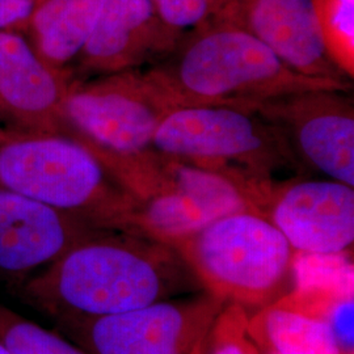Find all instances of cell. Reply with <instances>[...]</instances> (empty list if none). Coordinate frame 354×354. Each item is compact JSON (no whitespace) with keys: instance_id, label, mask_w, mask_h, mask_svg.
I'll list each match as a JSON object with an SVG mask.
<instances>
[{"instance_id":"1","label":"cell","mask_w":354,"mask_h":354,"mask_svg":"<svg viewBox=\"0 0 354 354\" xmlns=\"http://www.w3.org/2000/svg\"><path fill=\"white\" fill-rule=\"evenodd\" d=\"M203 291L175 247L102 230L79 241L26 285L28 298L59 323L111 317Z\"/></svg>"},{"instance_id":"10","label":"cell","mask_w":354,"mask_h":354,"mask_svg":"<svg viewBox=\"0 0 354 354\" xmlns=\"http://www.w3.org/2000/svg\"><path fill=\"white\" fill-rule=\"evenodd\" d=\"M181 35L165 26L151 0H105L73 77L146 68L175 48Z\"/></svg>"},{"instance_id":"2","label":"cell","mask_w":354,"mask_h":354,"mask_svg":"<svg viewBox=\"0 0 354 354\" xmlns=\"http://www.w3.org/2000/svg\"><path fill=\"white\" fill-rule=\"evenodd\" d=\"M176 106L259 104L311 89L352 91V82L302 75L243 26L218 15L185 32L159 62L145 68Z\"/></svg>"},{"instance_id":"14","label":"cell","mask_w":354,"mask_h":354,"mask_svg":"<svg viewBox=\"0 0 354 354\" xmlns=\"http://www.w3.org/2000/svg\"><path fill=\"white\" fill-rule=\"evenodd\" d=\"M104 3L105 0H36L26 38L48 64L71 73Z\"/></svg>"},{"instance_id":"15","label":"cell","mask_w":354,"mask_h":354,"mask_svg":"<svg viewBox=\"0 0 354 354\" xmlns=\"http://www.w3.org/2000/svg\"><path fill=\"white\" fill-rule=\"evenodd\" d=\"M259 349L276 354H342L327 323L285 304H274L248 317Z\"/></svg>"},{"instance_id":"7","label":"cell","mask_w":354,"mask_h":354,"mask_svg":"<svg viewBox=\"0 0 354 354\" xmlns=\"http://www.w3.org/2000/svg\"><path fill=\"white\" fill-rule=\"evenodd\" d=\"M295 252H349L354 243V188L330 178H252L236 183Z\"/></svg>"},{"instance_id":"24","label":"cell","mask_w":354,"mask_h":354,"mask_svg":"<svg viewBox=\"0 0 354 354\" xmlns=\"http://www.w3.org/2000/svg\"><path fill=\"white\" fill-rule=\"evenodd\" d=\"M260 351V354H276L273 353V352H269V351H266V349H259Z\"/></svg>"},{"instance_id":"21","label":"cell","mask_w":354,"mask_h":354,"mask_svg":"<svg viewBox=\"0 0 354 354\" xmlns=\"http://www.w3.org/2000/svg\"><path fill=\"white\" fill-rule=\"evenodd\" d=\"M36 0H0V30L26 35Z\"/></svg>"},{"instance_id":"3","label":"cell","mask_w":354,"mask_h":354,"mask_svg":"<svg viewBox=\"0 0 354 354\" xmlns=\"http://www.w3.org/2000/svg\"><path fill=\"white\" fill-rule=\"evenodd\" d=\"M0 188L108 231L131 232L138 207L88 145L61 133L10 130L0 142Z\"/></svg>"},{"instance_id":"8","label":"cell","mask_w":354,"mask_h":354,"mask_svg":"<svg viewBox=\"0 0 354 354\" xmlns=\"http://www.w3.org/2000/svg\"><path fill=\"white\" fill-rule=\"evenodd\" d=\"M227 306L207 291L62 323L88 354H192Z\"/></svg>"},{"instance_id":"22","label":"cell","mask_w":354,"mask_h":354,"mask_svg":"<svg viewBox=\"0 0 354 354\" xmlns=\"http://www.w3.org/2000/svg\"><path fill=\"white\" fill-rule=\"evenodd\" d=\"M0 354H12V352L4 345V342L0 340Z\"/></svg>"},{"instance_id":"11","label":"cell","mask_w":354,"mask_h":354,"mask_svg":"<svg viewBox=\"0 0 354 354\" xmlns=\"http://www.w3.org/2000/svg\"><path fill=\"white\" fill-rule=\"evenodd\" d=\"M73 79L41 58L26 35L0 30V120L11 131L64 134V99Z\"/></svg>"},{"instance_id":"12","label":"cell","mask_w":354,"mask_h":354,"mask_svg":"<svg viewBox=\"0 0 354 354\" xmlns=\"http://www.w3.org/2000/svg\"><path fill=\"white\" fill-rule=\"evenodd\" d=\"M219 15L243 26L302 75L353 82L330 59L311 0H228Z\"/></svg>"},{"instance_id":"13","label":"cell","mask_w":354,"mask_h":354,"mask_svg":"<svg viewBox=\"0 0 354 354\" xmlns=\"http://www.w3.org/2000/svg\"><path fill=\"white\" fill-rule=\"evenodd\" d=\"M99 231L74 215L0 188V269L7 273L42 270Z\"/></svg>"},{"instance_id":"17","label":"cell","mask_w":354,"mask_h":354,"mask_svg":"<svg viewBox=\"0 0 354 354\" xmlns=\"http://www.w3.org/2000/svg\"><path fill=\"white\" fill-rule=\"evenodd\" d=\"M320 35L330 59L354 77V0H311Z\"/></svg>"},{"instance_id":"23","label":"cell","mask_w":354,"mask_h":354,"mask_svg":"<svg viewBox=\"0 0 354 354\" xmlns=\"http://www.w3.org/2000/svg\"><path fill=\"white\" fill-rule=\"evenodd\" d=\"M8 131H10V130H6V129H1V127H0V142L7 137Z\"/></svg>"},{"instance_id":"5","label":"cell","mask_w":354,"mask_h":354,"mask_svg":"<svg viewBox=\"0 0 354 354\" xmlns=\"http://www.w3.org/2000/svg\"><path fill=\"white\" fill-rule=\"evenodd\" d=\"M151 149L218 172L232 183L304 171L266 118L225 105L174 108L158 127Z\"/></svg>"},{"instance_id":"20","label":"cell","mask_w":354,"mask_h":354,"mask_svg":"<svg viewBox=\"0 0 354 354\" xmlns=\"http://www.w3.org/2000/svg\"><path fill=\"white\" fill-rule=\"evenodd\" d=\"M165 26L178 35L201 26L223 11L228 0H151Z\"/></svg>"},{"instance_id":"6","label":"cell","mask_w":354,"mask_h":354,"mask_svg":"<svg viewBox=\"0 0 354 354\" xmlns=\"http://www.w3.org/2000/svg\"><path fill=\"white\" fill-rule=\"evenodd\" d=\"M175 106L145 68L73 79L64 99V134L118 156L151 149Z\"/></svg>"},{"instance_id":"9","label":"cell","mask_w":354,"mask_h":354,"mask_svg":"<svg viewBox=\"0 0 354 354\" xmlns=\"http://www.w3.org/2000/svg\"><path fill=\"white\" fill-rule=\"evenodd\" d=\"M351 91L311 89L259 104L304 169L354 188V104Z\"/></svg>"},{"instance_id":"4","label":"cell","mask_w":354,"mask_h":354,"mask_svg":"<svg viewBox=\"0 0 354 354\" xmlns=\"http://www.w3.org/2000/svg\"><path fill=\"white\" fill-rule=\"evenodd\" d=\"M175 248L203 291L248 315L292 289L295 251L279 228L254 210L221 216Z\"/></svg>"},{"instance_id":"18","label":"cell","mask_w":354,"mask_h":354,"mask_svg":"<svg viewBox=\"0 0 354 354\" xmlns=\"http://www.w3.org/2000/svg\"><path fill=\"white\" fill-rule=\"evenodd\" d=\"M0 340L12 354H88L74 342L1 307Z\"/></svg>"},{"instance_id":"16","label":"cell","mask_w":354,"mask_h":354,"mask_svg":"<svg viewBox=\"0 0 354 354\" xmlns=\"http://www.w3.org/2000/svg\"><path fill=\"white\" fill-rule=\"evenodd\" d=\"M353 263L349 252L315 254L295 252L292 261V289L352 297Z\"/></svg>"},{"instance_id":"19","label":"cell","mask_w":354,"mask_h":354,"mask_svg":"<svg viewBox=\"0 0 354 354\" xmlns=\"http://www.w3.org/2000/svg\"><path fill=\"white\" fill-rule=\"evenodd\" d=\"M248 314L227 304L192 354H260L248 330Z\"/></svg>"}]
</instances>
